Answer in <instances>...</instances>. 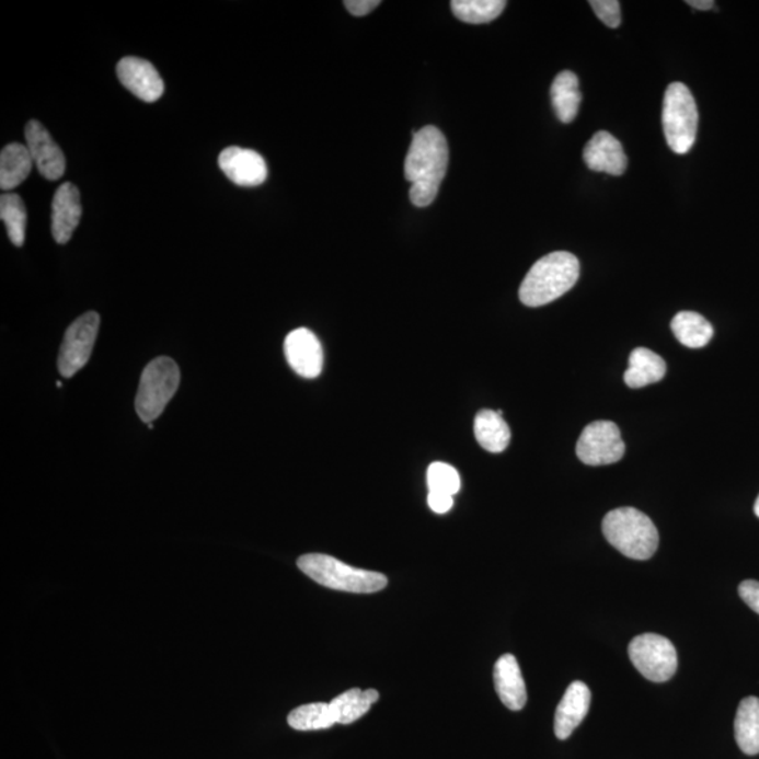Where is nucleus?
Instances as JSON below:
<instances>
[{
	"mask_svg": "<svg viewBox=\"0 0 759 759\" xmlns=\"http://www.w3.org/2000/svg\"><path fill=\"white\" fill-rule=\"evenodd\" d=\"M448 141L439 128L428 126L414 134L404 165L414 206L428 207L434 203L448 171Z\"/></svg>",
	"mask_w": 759,
	"mask_h": 759,
	"instance_id": "1",
	"label": "nucleus"
},
{
	"mask_svg": "<svg viewBox=\"0 0 759 759\" xmlns=\"http://www.w3.org/2000/svg\"><path fill=\"white\" fill-rule=\"evenodd\" d=\"M579 277V261L573 253H549L534 263L519 289V299L528 307H542L573 289Z\"/></svg>",
	"mask_w": 759,
	"mask_h": 759,
	"instance_id": "2",
	"label": "nucleus"
},
{
	"mask_svg": "<svg viewBox=\"0 0 759 759\" xmlns=\"http://www.w3.org/2000/svg\"><path fill=\"white\" fill-rule=\"evenodd\" d=\"M605 538L620 553L633 560H648L657 552L659 536L656 525L636 508L610 510L603 518Z\"/></svg>",
	"mask_w": 759,
	"mask_h": 759,
	"instance_id": "3",
	"label": "nucleus"
},
{
	"mask_svg": "<svg viewBox=\"0 0 759 759\" xmlns=\"http://www.w3.org/2000/svg\"><path fill=\"white\" fill-rule=\"evenodd\" d=\"M297 565L302 573L322 587L354 594H373L384 589L389 579L384 574L350 567L332 555L312 553L301 555Z\"/></svg>",
	"mask_w": 759,
	"mask_h": 759,
	"instance_id": "4",
	"label": "nucleus"
},
{
	"mask_svg": "<svg viewBox=\"0 0 759 759\" xmlns=\"http://www.w3.org/2000/svg\"><path fill=\"white\" fill-rule=\"evenodd\" d=\"M181 383V370L171 357L161 356L148 364L142 371L136 399L138 416L152 424L165 411Z\"/></svg>",
	"mask_w": 759,
	"mask_h": 759,
	"instance_id": "5",
	"label": "nucleus"
},
{
	"mask_svg": "<svg viewBox=\"0 0 759 759\" xmlns=\"http://www.w3.org/2000/svg\"><path fill=\"white\" fill-rule=\"evenodd\" d=\"M699 114L697 102L688 87L674 82L667 88L663 106V127L669 148L675 153H688L697 141Z\"/></svg>",
	"mask_w": 759,
	"mask_h": 759,
	"instance_id": "6",
	"label": "nucleus"
},
{
	"mask_svg": "<svg viewBox=\"0 0 759 759\" xmlns=\"http://www.w3.org/2000/svg\"><path fill=\"white\" fill-rule=\"evenodd\" d=\"M629 657L637 671L652 682H667L677 672V649L667 637L646 633L629 644Z\"/></svg>",
	"mask_w": 759,
	"mask_h": 759,
	"instance_id": "7",
	"label": "nucleus"
},
{
	"mask_svg": "<svg viewBox=\"0 0 759 759\" xmlns=\"http://www.w3.org/2000/svg\"><path fill=\"white\" fill-rule=\"evenodd\" d=\"M101 317L97 312L89 311L73 321L66 332L58 357V370L69 379L91 359L94 342H96Z\"/></svg>",
	"mask_w": 759,
	"mask_h": 759,
	"instance_id": "8",
	"label": "nucleus"
},
{
	"mask_svg": "<svg viewBox=\"0 0 759 759\" xmlns=\"http://www.w3.org/2000/svg\"><path fill=\"white\" fill-rule=\"evenodd\" d=\"M626 445L617 424L597 421L583 430L577 444L578 459L587 465H608L622 460Z\"/></svg>",
	"mask_w": 759,
	"mask_h": 759,
	"instance_id": "9",
	"label": "nucleus"
},
{
	"mask_svg": "<svg viewBox=\"0 0 759 759\" xmlns=\"http://www.w3.org/2000/svg\"><path fill=\"white\" fill-rule=\"evenodd\" d=\"M26 147L37 166L39 175L48 181H58L66 173V156L51 134L37 120L28 122L26 126Z\"/></svg>",
	"mask_w": 759,
	"mask_h": 759,
	"instance_id": "10",
	"label": "nucleus"
},
{
	"mask_svg": "<svg viewBox=\"0 0 759 759\" xmlns=\"http://www.w3.org/2000/svg\"><path fill=\"white\" fill-rule=\"evenodd\" d=\"M285 355L297 375L304 379H315L324 367V350L314 332L307 329L291 331L286 336Z\"/></svg>",
	"mask_w": 759,
	"mask_h": 759,
	"instance_id": "11",
	"label": "nucleus"
},
{
	"mask_svg": "<svg viewBox=\"0 0 759 759\" xmlns=\"http://www.w3.org/2000/svg\"><path fill=\"white\" fill-rule=\"evenodd\" d=\"M218 166L238 186H260L267 179L265 158L256 151L246 150V148H226L218 157Z\"/></svg>",
	"mask_w": 759,
	"mask_h": 759,
	"instance_id": "12",
	"label": "nucleus"
},
{
	"mask_svg": "<svg viewBox=\"0 0 759 759\" xmlns=\"http://www.w3.org/2000/svg\"><path fill=\"white\" fill-rule=\"evenodd\" d=\"M117 78L123 87L147 103L157 102L165 92L160 72L146 59L137 57L123 58L117 64Z\"/></svg>",
	"mask_w": 759,
	"mask_h": 759,
	"instance_id": "13",
	"label": "nucleus"
},
{
	"mask_svg": "<svg viewBox=\"0 0 759 759\" xmlns=\"http://www.w3.org/2000/svg\"><path fill=\"white\" fill-rule=\"evenodd\" d=\"M51 231L58 244H67L82 217L81 193L72 183H64L53 198Z\"/></svg>",
	"mask_w": 759,
	"mask_h": 759,
	"instance_id": "14",
	"label": "nucleus"
},
{
	"mask_svg": "<svg viewBox=\"0 0 759 759\" xmlns=\"http://www.w3.org/2000/svg\"><path fill=\"white\" fill-rule=\"evenodd\" d=\"M583 157L590 171L612 176H620L626 172L628 157L622 143L607 131H599L590 138L584 148Z\"/></svg>",
	"mask_w": 759,
	"mask_h": 759,
	"instance_id": "15",
	"label": "nucleus"
},
{
	"mask_svg": "<svg viewBox=\"0 0 759 759\" xmlns=\"http://www.w3.org/2000/svg\"><path fill=\"white\" fill-rule=\"evenodd\" d=\"M590 706V691L587 685L575 681L565 691L554 716V733L559 740H567L575 728L583 723Z\"/></svg>",
	"mask_w": 759,
	"mask_h": 759,
	"instance_id": "16",
	"label": "nucleus"
},
{
	"mask_svg": "<svg viewBox=\"0 0 759 759\" xmlns=\"http://www.w3.org/2000/svg\"><path fill=\"white\" fill-rule=\"evenodd\" d=\"M494 685L501 702L509 711H522L528 702V692L518 659L513 654H505L495 663Z\"/></svg>",
	"mask_w": 759,
	"mask_h": 759,
	"instance_id": "17",
	"label": "nucleus"
},
{
	"mask_svg": "<svg viewBox=\"0 0 759 759\" xmlns=\"http://www.w3.org/2000/svg\"><path fill=\"white\" fill-rule=\"evenodd\" d=\"M667 373L666 361L662 356L654 354L647 347H637L629 359V369L624 373V383L630 389H643V387L658 383Z\"/></svg>",
	"mask_w": 759,
	"mask_h": 759,
	"instance_id": "18",
	"label": "nucleus"
},
{
	"mask_svg": "<svg viewBox=\"0 0 759 759\" xmlns=\"http://www.w3.org/2000/svg\"><path fill=\"white\" fill-rule=\"evenodd\" d=\"M550 96L559 120L565 124L573 123L583 102L578 77L572 71L560 72L550 89Z\"/></svg>",
	"mask_w": 759,
	"mask_h": 759,
	"instance_id": "19",
	"label": "nucleus"
},
{
	"mask_svg": "<svg viewBox=\"0 0 759 759\" xmlns=\"http://www.w3.org/2000/svg\"><path fill=\"white\" fill-rule=\"evenodd\" d=\"M474 435L481 448L490 453H503L510 441V429L503 411H480L474 419Z\"/></svg>",
	"mask_w": 759,
	"mask_h": 759,
	"instance_id": "20",
	"label": "nucleus"
},
{
	"mask_svg": "<svg viewBox=\"0 0 759 759\" xmlns=\"http://www.w3.org/2000/svg\"><path fill=\"white\" fill-rule=\"evenodd\" d=\"M33 165V158L26 146L9 143L0 153V188L12 191L22 185L32 173Z\"/></svg>",
	"mask_w": 759,
	"mask_h": 759,
	"instance_id": "21",
	"label": "nucleus"
},
{
	"mask_svg": "<svg viewBox=\"0 0 759 759\" xmlns=\"http://www.w3.org/2000/svg\"><path fill=\"white\" fill-rule=\"evenodd\" d=\"M734 736L738 747L747 756L759 754V699H743L734 721Z\"/></svg>",
	"mask_w": 759,
	"mask_h": 759,
	"instance_id": "22",
	"label": "nucleus"
},
{
	"mask_svg": "<svg viewBox=\"0 0 759 759\" xmlns=\"http://www.w3.org/2000/svg\"><path fill=\"white\" fill-rule=\"evenodd\" d=\"M379 699L380 693L376 689L361 691L359 688H354L336 697L330 703V708L337 724H350L365 716Z\"/></svg>",
	"mask_w": 759,
	"mask_h": 759,
	"instance_id": "23",
	"label": "nucleus"
},
{
	"mask_svg": "<svg viewBox=\"0 0 759 759\" xmlns=\"http://www.w3.org/2000/svg\"><path fill=\"white\" fill-rule=\"evenodd\" d=\"M671 330L683 346L698 349L712 341L714 331L711 322L692 311H681L674 317Z\"/></svg>",
	"mask_w": 759,
	"mask_h": 759,
	"instance_id": "24",
	"label": "nucleus"
},
{
	"mask_svg": "<svg viewBox=\"0 0 759 759\" xmlns=\"http://www.w3.org/2000/svg\"><path fill=\"white\" fill-rule=\"evenodd\" d=\"M0 218L7 226L8 235L13 245L23 246L26 240L27 210L19 195L7 193L0 197Z\"/></svg>",
	"mask_w": 759,
	"mask_h": 759,
	"instance_id": "25",
	"label": "nucleus"
},
{
	"mask_svg": "<svg viewBox=\"0 0 759 759\" xmlns=\"http://www.w3.org/2000/svg\"><path fill=\"white\" fill-rule=\"evenodd\" d=\"M287 722L299 732L325 731L336 724L330 703L302 704L289 714Z\"/></svg>",
	"mask_w": 759,
	"mask_h": 759,
	"instance_id": "26",
	"label": "nucleus"
},
{
	"mask_svg": "<svg viewBox=\"0 0 759 759\" xmlns=\"http://www.w3.org/2000/svg\"><path fill=\"white\" fill-rule=\"evenodd\" d=\"M504 0H453L451 10L461 22L484 24L493 22L504 12Z\"/></svg>",
	"mask_w": 759,
	"mask_h": 759,
	"instance_id": "27",
	"label": "nucleus"
},
{
	"mask_svg": "<svg viewBox=\"0 0 759 759\" xmlns=\"http://www.w3.org/2000/svg\"><path fill=\"white\" fill-rule=\"evenodd\" d=\"M426 478H428L429 493L448 494L453 497L460 491L459 471L448 463H441V461L432 463Z\"/></svg>",
	"mask_w": 759,
	"mask_h": 759,
	"instance_id": "28",
	"label": "nucleus"
},
{
	"mask_svg": "<svg viewBox=\"0 0 759 759\" xmlns=\"http://www.w3.org/2000/svg\"><path fill=\"white\" fill-rule=\"evenodd\" d=\"M590 8L599 18L600 22L610 28H618L622 18H620V3L618 0H590Z\"/></svg>",
	"mask_w": 759,
	"mask_h": 759,
	"instance_id": "29",
	"label": "nucleus"
},
{
	"mask_svg": "<svg viewBox=\"0 0 759 759\" xmlns=\"http://www.w3.org/2000/svg\"><path fill=\"white\" fill-rule=\"evenodd\" d=\"M738 594H740L744 602L759 614V583L754 582V579H747L738 587Z\"/></svg>",
	"mask_w": 759,
	"mask_h": 759,
	"instance_id": "30",
	"label": "nucleus"
},
{
	"mask_svg": "<svg viewBox=\"0 0 759 759\" xmlns=\"http://www.w3.org/2000/svg\"><path fill=\"white\" fill-rule=\"evenodd\" d=\"M380 3V0H346L344 4L354 16L361 18L373 12Z\"/></svg>",
	"mask_w": 759,
	"mask_h": 759,
	"instance_id": "31",
	"label": "nucleus"
},
{
	"mask_svg": "<svg viewBox=\"0 0 759 759\" xmlns=\"http://www.w3.org/2000/svg\"><path fill=\"white\" fill-rule=\"evenodd\" d=\"M428 505L432 510L436 514L449 513L451 506H453V497L448 494L440 493H429Z\"/></svg>",
	"mask_w": 759,
	"mask_h": 759,
	"instance_id": "32",
	"label": "nucleus"
},
{
	"mask_svg": "<svg viewBox=\"0 0 759 759\" xmlns=\"http://www.w3.org/2000/svg\"><path fill=\"white\" fill-rule=\"evenodd\" d=\"M687 4L697 10H711L714 7L713 0H687Z\"/></svg>",
	"mask_w": 759,
	"mask_h": 759,
	"instance_id": "33",
	"label": "nucleus"
},
{
	"mask_svg": "<svg viewBox=\"0 0 759 759\" xmlns=\"http://www.w3.org/2000/svg\"><path fill=\"white\" fill-rule=\"evenodd\" d=\"M754 513H756L759 518V497L756 501V505H754Z\"/></svg>",
	"mask_w": 759,
	"mask_h": 759,
	"instance_id": "34",
	"label": "nucleus"
},
{
	"mask_svg": "<svg viewBox=\"0 0 759 759\" xmlns=\"http://www.w3.org/2000/svg\"><path fill=\"white\" fill-rule=\"evenodd\" d=\"M148 428L153 429V424H148Z\"/></svg>",
	"mask_w": 759,
	"mask_h": 759,
	"instance_id": "35",
	"label": "nucleus"
}]
</instances>
